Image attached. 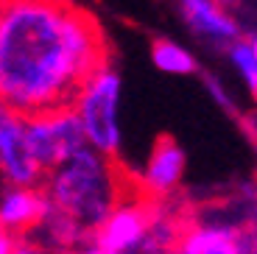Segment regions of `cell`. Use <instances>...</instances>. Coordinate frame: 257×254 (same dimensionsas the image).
<instances>
[{
    "mask_svg": "<svg viewBox=\"0 0 257 254\" xmlns=\"http://www.w3.org/2000/svg\"><path fill=\"white\" fill-rule=\"evenodd\" d=\"M106 62V34L76 0H0L3 109L20 117L73 109Z\"/></svg>",
    "mask_w": 257,
    "mask_h": 254,
    "instance_id": "1",
    "label": "cell"
},
{
    "mask_svg": "<svg viewBox=\"0 0 257 254\" xmlns=\"http://www.w3.org/2000/svg\"><path fill=\"white\" fill-rule=\"evenodd\" d=\"M39 190L53 210L67 215L92 240L109 212L123 198L135 196L140 187H126V173L117 168L115 159L84 146L59 168L45 173Z\"/></svg>",
    "mask_w": 257,
    "mask_h": 254,
    "instance_id": "2",
    "label": "cell"
},
{
    "mask_svg": "<svg viewBox=\"0 0 257 254\" xmlns=\"http://www.w3.org/2000/svg\"><path fill=\"white\" fill-rule=\"evenodd\" d=\"M120 73L112 62H106L101 70H95L90 76V81L81 87L73 112H76L78 123H81L84 140L92 151L103 154V157L115 159L123 143V132H120Z\"/></svg>",
    "mask_w": 257,
    "mask_h": 254,
    "instance_id": "3",
    "label": "cell"
},
{
    "mask_svg": "<svg viewBox=\"0 0 257 254\" xmlns=\"http://www.w3.org/2000/svg\"><path fill=\"white\" fill-rule=\"evenodd\" d=\"M23 137H26L28 154L42 173H51L64 159H70L76 151L87 146L81 123L73 109L23 117Z\"/></svg>",
    "mask_w": 257,
    "mask_h": 254,
    "instance_id": "4",
    "label": "cell"
},
{
    "mask_svg": "<svg viewBox=\"0 0 257 254\" xmlns=\"http://www.w3.org/2000/svg\"><path fill=\"white\" fill-rule=\"evenodd\" d=\"M160 210V201H151L137 190L135 196L123 198L109 212V218L92 235L90 246L98 248L101 254H140V246Z\"/></svg>",
    "mask_w": 257,
    "mask_h": 254,
    "instance_id": "5",
    "label": "cell"
},
{
    "mask_svg": "<svg viewBox=\"0 0 257 254\" xmlns=\"http://www.w3.org/2000/svg\"><path fill=\"white\" fill-rule=\"evenodd\" d=\"M0 176L9 187L39 190L45 173L31 159L23 137V117L0 106Z\"/></svg>",
    "mask_w": 257,
    "mask_h": 254,
    "instance_id": "6",
    "label": "cell"
},
{
    "mask_svg": "<svg viewBox=\"0 0 257 254\" xmlns=\"http://www.w3.org/2000/svg\"><path fill=\"white\" fill-rule=\"evenodd\" d=\"M185 151L182 146L174 140V137H157L154 148L148 154V162H146V171H143L140 179V193L151 201H165L171 198V193H176L182 176H185Z\"/></svg>",
    "mask_w": 257,
    "mask_h": 254,
    "instance_id": "7",
    "label": "cell"
},
{
    "mask_svg": "<svg viewBox=\"0 0 257 254\" xmlns=\"http://www.w3.org/2000/svg\"><path fill=\"white\" fill-rule=\"evenodd\" d=\"M179 12L187 28L210 45L229 48L240 39V26L218 6V0H179Z\"/></svg>",
    "mask_w": 257,
    "mask_h": 254,
    "instance_id": "8",
    "label": "cell"
},
{
    "mask_svg": "<svg viewBox=\"0 0 257 254\" xmlns=\"http://www.w3.org/2000/svg\"><path fill=\"white\" fill-rule=\"evenodd\" d=\"M51 204L42 190L28 187H0V232L17 237L20 232H34L48 215Z\"/></svg>",
    "mask_w": 257,
    "mask_h": 254,
    "instance_id": "9",
    "label": "cell"
},
{
    "mask_svg": "<svg viewBox=\"0 0 257 254\" xmlns=\"http://www.w3.org/2000/svg\"><path fill=\"white\" fill-rule=\"evenodd\" d=\"M151 62L162 73H171V76H193V73L201 70L199 59L174 39H154L151 42Z\"/></svg>",
    "mask_w": 257,
    "mask_h": 254,
    "instance_id": "10",
    "label": "cell"
},
{
    "mask_svg": "<svg viewBox=\"0 0 257 254\" xmlns=\"http://www.w3.org/2000/svg\"><path fill=\"white\" fill-rule=\"evenodd\" d=\"M229 53V62L235 64V70L243 76L246 87H249L251 95H257V53H254V45L246 42V39H238L226 48Z\"/></svg>",
    "mask_w": 257,
    "mask_h": 254,
    "instance_id": "11",
    "label": "cell"
},
{
    "mask_svg": "<svg viewBox=\"0 0 257 254\" xmlns=\"http://www.w3.org/2000/svg\"><path fill=\"white\" fill-rule=\"evenodd\" d=\"M201 81H204V87H207V92H210V98L215 103H218L224 112H229V114H235V103H232V98H229V92L224 89V84L218 81V78L212 76V73H204L201 76Z\"/></svg>",
    "mask_w": 257,
    "mask_h": 254,
    "instance_id": "12",
    "label": "cell"
},
{
    "mask_svg": "<svg viewBox=\"0 0 257 254\" xmlns=\"http://www.w3.org/2000/svg\"><path fill=\"white\" fill-rule=\"evenodd\" d=\"M14 243H17V237L9 235V232H0V254H12Z\"/></svg>",
    "mask_w": 257,
    "mask_h": 254,
    "instance_id": "13",
    "label": "cell"
},
{
    "mask_svg": "<svg viewBox=\"0 0 257 254\" xmlns=\"http://www.w3.org/2000/svg\"><path fill=\"white\" fill-rule=\"evenodd\" d=\"M59 254H101V251L92 246H81V248H70V251H59Z\"/></svg>",
    "mask_w": 257,
    "mask_h": 254,
    "instance_id": "14",
    "label": "cell"
},
{
    "mask_svg": "<svg viewBox=\"0 0 257 254\" xmlns=\"http://www.w3.org/2000/svg\"><path fill=\"white\" fill-rule=\"evenodd\" d=\"M251 45H254V53H257V39H254V42H251Z\"/></svg>",
    "mask_w": 257,
    "mask_h": 254,
    "instance_id": "15",
    "label": "cell"
}]
</instances>
